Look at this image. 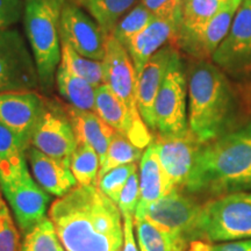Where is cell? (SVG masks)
I'll return each instance as SVG.
<instances>
[{
	"instance_id": "2e32d148",
	"label": "cell",
	"mask_w": 251,
	"mask_h": 251,
	"mask_svg": "<svg viewBox=\"0 0 251 251\" xmlns=\"http://www.w3.org/2000/svg\"><path fill=\"white\" fill-rule=\"evenodd\" d=\"M94 113L137 148L146 149L153 141V134L142 118L134 117L127 106L105 84L97 89Z\"/></svg>"
},
{
	"instance_id": "44dd1931",
	"label": "cell",
	"mask_w": 251,
	"mask_h": 251,
	"mask_svg": "<svg viewBox=\"0 0 251 251\" xmlns=\"http://www.w3.org/2000/svg\"><path fill=\"white\" fill-rule=\"evenodd\" d=\"M64 107L74 126L77 142L86 143L92 147L100 157V163H102L117 131L94 112L81 111L70 105Z\"/></svg>"
},
{
	"instance_id": "4316f807",
	"label": "cell",
	"mask_w": 251,
	"mask_h": 251,
	"mask_svg": "<svg viewBox=\"0 0 251 251\" xmlns=\"http://www.w3.org/2000/svg\"><path fill=\"white\" fill-rule=\"evenodd\" d=\"M59 65L71 74L89 81L96 89L103 84L102 61L84 57L65 42H62V57Z\"/></svg>"
},
{
	"instance_id": "b9f144b4",
	"label": "cell",
	"mask_w": 251,
	"mask_h": 251,
	"mask_svg": "<svg viewBox=\"0 0 251 251\" xmlns=\"http://www.w3.org/2000/svg\"><path fill=\"white\" fill-rule=\"evenodd\" d=\"M0 191H1V190H0Z\"/></svg>"
},
{
	"instance_id": "d6a6232c",
	"label": "cell",
	"mask_w": 251,
	"mask_h": 251,
	"mask_svg": "<svg viewBox=\"0 0 251 251\" xmlns=\"http://www.w3.org/2000/svg\"><path fill=\"white\" fill-rule=\"evenodd\" d=\"M135 171H137L136 163L118 166L100 177L97 180L96 186L118 205L119 198H120L126 183Z\"/></svg>"
},
{
	"instance_id": "cb8c5ba5",
	"label": "cell",
	"mask_w": 251,
	"mask_h": 251,
	"mask_svg": "<svg viewBox=\"0 0 251 251\" xmlns=\"http://www.w3.org/2000/svg\"><path fill=\"white\" fill-rule=\"evenodd\" d=\"M55 81L59 96L67 100L69 105L81 111L94 112L97 89L89 81L71 74L61 65L56 71Z\"/></svg>"
},
{
	"instance_id": "e0dca14e",
	"label": "cell",
	"mask_w": 251,
	"mask_h": 251,
	"mask_svg": "<svg viewBox=\"0 0 251 251\" xmlns=\"http://www.w3.org/2000/svg\"><path fill=\"white\" fill-rule=\"evenodd\" d=\"M242 1L243 0H237L229 4L197 33L177 36L174 46L197 61H208V58H212L220 43L227 36L235 14Z\"/></svg>"
},
{
	"instance_id": "60d3db41",
	"label": "cell",
	"mask_w": 251,
	"mask_h": 251,
	"mask_svg": "<svg viewBox=\"0 0 251 251\" xmlns=\"http://www.w3.org/2000/svg\"><path fill=\"white\" fill-rule=\"evenodd\" d=\"M64 1H68V2H75V4L79 5L80 6V0H64Z\"/></svg>"
},
{
	"instance_id": "836d02e7",
	"label": "cell",
	"mask_w": 251,
	"mask_h": 251,
	"mask_svg": "<svg viewBox=\"0 0 251 251\" xmlns=\"http://www.w3.org/2000/svg\"><path fill=\"white\" fill-rule=\"evenodd\" d=\"M19 231L0 193V251H20Z\"/></svg>"
},
{
	"instance_id": "3957f363",
	"label": "cell",
	"mask_w": 251,
	"mask_h": 251,
	"mask_svg": "<svg viewBox=\"0 0 251 251\" xmlns=\"http://www.w3.org/2000/svg\"><path fill=\"white\" fill-rule=\"evenodd\" d=\"M188 129L201 143L230 131L237 98L230 81L214 63L194 61L187 70Z\"/></svg>"
},
{
	"instance_id": "277c9868",
	"label": "cell",
	"mask_w": 251,
	"mask_h": 251,
	"mask_svg": "<svg viewBox=\"0 0 251 251\" xmlns=\"http://www.w3.org/2000/svg\"><path fill=\"white\" fill-rule=\"evenodd\" d=\"M64 0H25L26 39L35 59L40 86L50 91L62 57L61 13Z\"/></svg>"
},
{
	"instance_id": "4dcf8cb0",
	"label": "cell",
	"mask_w": 251,
	"mask_h": 251,
	"mask_svg": "<svg viewBox=\"0 0 251 251\" xmlns=\"http://www.w3.org/2000/svg\"><path fill=\"white\" fill-rule=\"evenodd\" d=\"M143 149H140L136 146H134L124 135L115 133L114 137H113L112 142L108 147L105 159H103L101 165H100V170L97 180L100 177H102L105 174H107L108 171H111L112 169L141 161Z\"/></svg>"
},
{
	"instance_id": "d590c367",
	"label": "cell",
	"mask_w": 251,
	"mask_h": 251,
	"mask_svg": "<svg viewBox=\"0 0 251 251\" xmlns=\"http://www.w3.org/2000/svg\"><path fill=\"white\" fill-rule=\"evenodd\" d=\"M25 14V0H0V30L18 24Z\"/></svg>"
},
{
	"instance_id": "d4e9b609",
	"label": "cell",
	"mask_w": 251,
	"mask_h": 251,
	"mask_svg": "<svg viewBox=\"0 0 251 251\" xmlns=\"http://www.w3.org/2000/svg\"><path fill=\"white\" fill-rule=\"evenodd\" d=\"M140 251H186V241L166 233L144 219H135Z\"/></svg>"
},
{
	"instance_id": "8fae6325",
	"label": "cell",
	"mask_w": 251,
	"mask_h": 251,
	"mask_svg": "<svg viewBox=\"0 0 251 251\" xmlns=\"http://www.w3.org/2000/svg\"><path fill=\"white\" fill-rule=\"evenodd\" d=\"M225 74L243 77L251 74V0H243L227 36L212 56Z\"/></svg>"
},
{
	"instance_id": "9c48e42d",
	"label": "cell",
	"mask_w": 251,
	"mask_h": 251,
	"mask_svg": "<svg viewBox=\"0 0 251 251\" xmlns=\"http://www.w3.org/2000/svg\"><path fill=\"white\" fill-rule=\"evenodd\" d=\"M0 190L11 206L24 235L46 219L50 197L34 181L27 165L17 174L0 179Z\"/></svg>"
},
{
	"instance_id": "e575fe53",
	"label": "cell",
	"mask_w": 251,
	"mask_h": 251,
	"mask_svg": "<svg viewBox=\"0 0 251 251\" xmlns=\"http://www.w3.org/2000/svg\"><path fill=\"white\" fill-rule=\"evenodd\" d=\"M140 202V175L137 171L131 174L129 179L126 183L124 190L119 198L118 206L122 214L134 216L137 205Z\"/></svg>"
},
{
	"instance_id": "9a60e30c",
	"label": "cell",
	"mask_w": 251,
	"mask_h": 251,
	"mask_svg": "<svg viewBox=\"0 0 251 251\" xmlns=\"http://www.w3.org/2000/svg\"><path fill=\"white\" fill-rule=\"evenodd\" d=\"M43 107L45 99L34 91L2 92L0 93V125L11 130L27 150Z\"/></svg>"
},
{
	"instance_id": "484cf974",
	"label": "cell",
	"mask_w": 251,
	"mask_h": 251,
	"mask_svg": "<svg viewBox=\"0 0 251 251\" xmlns=\"http://www.w3.org/2000/svg\"><path fill=\"white\" fill-rule=\"evenodd\" d=\"M137 0H80V6L111 34L118 21L136 5Z\"/></svg>"
},
{
	"instance_id": "d6986e66",
	"label": "cell",
	"mask_w": 251,
	"mask_h": 251,
	"mask_svg": "<svg viewBox=\"0 0 251 251\" xmlns=\"http://www.w3.org/2000/svg\"><path fill=\"white\" fill-rule=\"evenodd\" d=\"M179 25L180 17H155L148 26L133 37L126 49L133 61L137 76L158 50L170 43L174 45Z\"/></svg>"
},
{
	"instance_id": "4fadbf2b",
	"label": "cell",
	"mask_w": 251,
	"mask_h": 251,
	"mask_svg": "<svg viewBox=\"0 0 251 251\" xmlns=\"http://www.w3.org/2000/svg\"><path fill=\"white\" fill-rule=\"evenodd\" d=\"M152 144L165 174L169 193L172 190H184L203 143L188 130L181 136H156Z\"/></svg>"
},
{
	"instance_id": "30bf717a",
	"label": "cell",
	"mask_w": 251,
	"mask_h": 251,
	"mask_svg": "<svg viewBox=\"0 0 251 251\" xmlns=\"http://www.w3.org/2000/svg\"><path fill=\"white\" fill-rule=\"evenodd\" d=\"M30 146L52 158L70 163L78 142L64 106L45 100V107L31 135Z\"/></svg>"
},
{
	"instance_id": "5bb4252c",
	"label": "cell",
	"mask_w": 251,
	"mask_h": 251,
	"mask_svg": "<svg viewBox=\"0 0 251 251\" xmlns=\"http://www.w3.org/2000/svg\"><path fill=\"white\" fill-rule=\"evenodd\" d=\"M103 84L127 106L134 117L141 118L137 108V74L127 49L109 35L106 43ZM143 120V119H142Z\"/></svg>"
},
{
	"instance_id": "6da1fadb",
	"label": "cell",
	"mask_w": 251,
	"mask_h": 251,
	"mask_svg": "<svg viewBox=\"0 0 251 251\" xmlns=\"http://www.w3.org/2000/svg\"><path fill=\"white\" fill-rule=\"evenodd\" d=\"M64 251H122L124 218L96 185L74 187L49 208Z\"/></svg>"
},
{
	"instance_id": "5b68a950",
	"label": "cell",
	"mask_w": 251,
	"mask_h": 251,
	"mask_svg": "<svg viewBox=\"0 0 251 251\" xmlns=\"http://www.w3.org/2000/svg\"><path fill=\"white\" fill-rule=\"evenodd\" d=\"M248 237H251V193H228L202 203L196 240L226 242Z\"/></svg>"
},
{
	"instance_id": "ab89813d",
	"label": "cell",
	"mask_w": 251,
	"mask_h": 251,
	"mask_svg": "<svg viewBox=\"0 0 251 251\" xmlns=\"http://www.w3.org/2000/svg\"><path fill=\"white\" fill-rule=\"evenodd\" d=\"M186 251H213V247L206 241L194 240L188 244Z\"/></svg>"
},
{
	"instance_id": "ffe728a7",
	"label": "cell",
	"mask_w": 251,
	"mask_h": 251,
	"mask_svg": "<svg viewBox=\"0 0 251 251\" xmlns=\"http://www.w3.org/2000/svg\"><path fill=\"white\" fill-rule=\"evenodd\" d=\"M26 158L37 184L48 193L61 198L76 187L69 162L52 158L31 146L26 150Z\"/></svg>"
},
{
	"instance_id": "f35d334b",
	"label": "cell",
	"mask_w": 251,
	"mask_h": 251,
	"mask_svg": "<svg viewBox=\"0 0 251 251\" xmlns=\"http://www.w3.org/2000/svg\"><path fill=\"white\" fill-rule=\"evenodd\" d=\"M213 251H251V240L216 244Z\"/></svg>"
},
{
	"instance_id": "8992f818",
	"label": "cell",
	"mask_w": 251,
	"mask_h": 251,
	"mask_svg": "<svg viewBox=\"0 0 251 251\" xmlns=\"http://www.w3.org/2000/svg\"><path fill=\"white\" fill-rule=\"evenodd\" d=\"M156 136H181L188 130L187 71L176 51L155 101Z\"/></svg>"
},
{
	"instance_id": "f546056e",
	"label": "cell",
	"mask_w": 251,
	"mask_h": 251,
	"mask_svg": "<svg viewBox=\"0 0 251 251\" xmlns=\"http://www.w3.org/2000/svg\"><path fill=\"white\" fill-rule=\"evenodd\" d=\"M153 18L155 15L142 2H139L118 21L109 35L120 42L125 48H127L133 37L148 26Z\"/></svg>"
},
{
	"instance_id": "ac0fdd59",
	"label": "cell",
	"mask_w": 251,
	"mask_h": 251,
	"mask_svg": "<svg viewBox=\"0 0 251 251\" xmlns=\"http://www.w3.org/2000/svg\"><path fill=\"white\" fill-rule=\"evenodd\" d=\"M177 47L172 43L163 47L147 62L137 77V108L151 133H156L155 101Z\"/></svg>"
},
{
	"instance_id": "74e56055",
	"label": "cell",
	"mask_w": 251,
	"mask_h": 251,
	"mask_svg": "<svg viewBox=\"0 0 251 251\" xmlns=\"http://www.w3.org/2000/svg\"><path fill=\"white\" fill-rule=\"evenodd\" d=\"M124 218V248L122 251H140L136 247L133 229V216L122 214Z\"/></svg>"
},
{
	"instance_id": "52a82bcc",
	"label": "cell",
	"mask_w": 251,
	"mask_h": 251,
	"mask_svg": "<svg viewBox=\"0 0 251 251\" xmlns=\"http://www.w3.org/2000/svg\"><path fill=\"white\" fill-rule=\"evenodd\" d=\"M184 190H172L158 201L144 208H137L135 219H144L166 233L179 237L187 243L196 240L197 224L202 203Z\"/></svg>"
},
{
	"instance_id": "f1b7e54d",
	"label": "cell",
	"mask_w": 251,
	"mask_h": 251,
	"mask_svg": "<svg viewBox=\"0 0 251 251\" xmlns=\"http://www.w3.org/2000/svg\"><path fill=\"white\" fill-rule=\"evenodd\" d=\"M100 164V157L92 147L86 143H78L70 161V169L78 185H96Z\"/></svg>"
},
{
	"instance_id": "7402d4cb",
	"label": "cell",
	"mask_w": 251,
	"mask_h": 251,
	"mask_svg": "<svg viewBox=\"0 0 251 251\" xmlns=\"http://www.w3.org/2000/svg\"><path fill=\"white\" fill-rule=\"evenodd\" d=\"M140 202L137 208H144L158 201L169 193L168 181L156 149L151 142L146 148L140 162ZM136 208V209H137Z\"/></svg>"
},
{
	"instance_id": "603a6c76",
	"label": "cell",
	"mask_w": 251,
	"mask_h": 251,
	"mask_svg": "<svg viewBox=\"0 0 251 251\" xmlns=\"http://www.w3.org/2000/svg\"><path fill=\"white\" fill-rule=\"evenodd\" d=\"M234 1L237 0H181L180 25L177 36L199 31L209 20Z\"/></svg>"
},
{
	"instance_id": "1f68e13d",
	"label": "cell",
	"mask_w": 251,
	"mask_h": 251,
	"mask_svg": "<svg viewBox=\"0 0 251 251\" xmlns=\"http://www.w3.org/2000/svg\"><path fill=\"white\" fill-rule=\"evenodd\" d=\"M20 251H63L51 220L43 219L25 234Z\"/></svg>"
},
{
	"instance_id": "8d00e7d4",
	"label": "cell",
	"mask_w": 251,
	"mask_h": 251,
	"mask_svg": "<svg viewBox=\"0 0 251 251\" xmlns=\"http://www.w3.org/2000/svg\"><path fill=\"white\" fill-rule=\"evenodd\" d=\"M140 2H142L155 17H180L181 0H141Z\"/></svg>"
},
{
	"instance_id": "83f0119b",
	"label": "cell",
	"mask_w": 251,
	"mask_h": 251,
	"mask_svg": "<svg viewBox=\"0 0 251 251\" xmlns=\"http://www.w3.org/2000/svg\"><path fill=\"white\" fill-rule=\"evenodd\" d=\"M25 165L26 149L11 130L0 125V179L17 174Z\"/></svg>"
},
{
	"instance_id": "7c38bea8",
	"label": "cell",
	"mask_w": 251,
	"mask_h": 251,
	"mask_svg": "<svg viewBox=\"0 0 251 251\" xmlns=\"http://www.w3.org/2000/svg\"><path fill=\"white\" fill-rule=\"evenodd\" d=\"M109 34L81 6L65 1L61 13V40L84 57L102 61Z\"/></svg>"
},
{
	"instance_id": "ba28073f",
	"label": "cell",
	"mask_w": 251,
	"mask_h": 251,
	"mask_svg": "<svg viewBox=\"0 0 251 251\" xmlns=\"http://www.w3.org/2000/svg\"><path fill=\"white\" fill-rule=\"evenodd\" d=\"M39 72L27 39L14 28L0 30V93L34 91Z\"/></svg>"
},
{
	"instance_id": "7a4b0ae2",
	"label": "cell",
	"mask_w": 251,
	"mask_h": 251,
	"mask_svg": "<svg viewBox=\"0 0 251 251\" xmlns=\"http://www.w3.org/2000/svg\"><path fill=\"white\" fill-rule=\"evenodd\" d=\"M248 188H251V122L202 144L184 191L216 197Z\"/></svg>"
}]
</instances>
